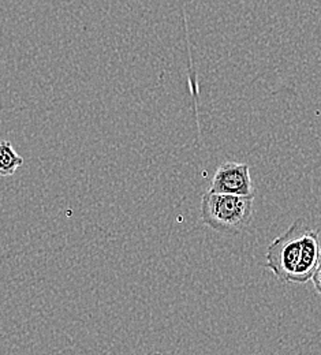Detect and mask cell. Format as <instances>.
<instances>
[{"instance_id":"1","label":"cell","mask_w":321,"mask_h":355,"mask_svg":"<svg viewBox=\"0 0 321 355\" xmlns=\"http://www.w3.org/2000/svg\"><path fill=\"white\" fill-rule=\"evenodd\" d=\"M264 266L287 284L311 282L321 268L319 232L295 220L267 248Z\"/></svg>"},{"instance_id":"2","label":"cell","mask_w":321,"mask_h":355,"mask_svg":"<svg viewBox=\"0 0 321 355\" xmlns=\"http://www.w3.org/2000/svg\"><path fill=\"white\" fill-rule=\"evenodd\" d=\"M253 200L207 191L201 198V220L220 234L238 235L253 219Z\"/></svg>"},{"instance_id":"3","label":"cell","mask_w":321,"mask_h":355,"mask_svg":"<svg viewBox=\"0 0 321 355\" xmlns=\"http://www.w3.org/2000/svg\"><path fill=\"white\" fill-rule=\"evenodd\" d=\"M208 191L254 198L256 187L253 186L249 166L235 162L220 164L211 180Z\"/></svg>"},{"instance_id":"4","label":"cell","mask_w":321,"mask_h":355,"mask_svg":"<svg viewBox=\"0 0 321 355\" xmlns=\"http://www.w3.org/2000/svg\"><path fill=\"white\" fill-rule=\"evenodd\" d=\"M24 164L10 141H0V177H11Z\"/></svg>"},{"instance_id":"5","label":"cell","mask_w":321,"mask_h":355,"mask_svg":"<svg viewBox=\"0 0 321 355\" xmlns=\"http://www.w3.org/2000/svg\"><path fill=\"white\" fill-rule=\"evenodd\" d=\"M311 280H313L315 287H316V291H318V294H319V293H320V270L316 272V273L312 276Z\"/></svg>"}]
</instances>
